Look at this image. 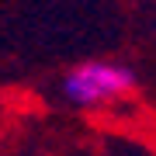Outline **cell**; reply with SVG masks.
Wrapping results in <instances>:
<instances>
[{
    "mask_svg": "<svg viewBox=\"0 0 156 156\" xmlns=\"http://www.w3.org/2000/svg\"><path fill=\"white\" fill-rule=\"evenodd\" d=\"M135 69L125 66V62L115 59H87L76 62L62 73L59 80V94L69 108H80V111H97V108H108L115 101L128 97L135 90Z\"/></svg>",
    "mask_w": 156,
    "mask_h": 156,
    "instance_id": "cell-1",
    "label": "cell"
}]
</instances>
